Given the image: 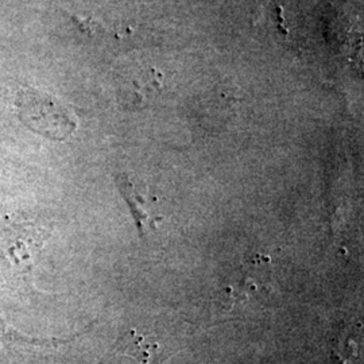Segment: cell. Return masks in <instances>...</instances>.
Segmentation results:
<instances>
[{
	"mask_svg": "<svg viewBox=\"0 0 364 364\" xmlns=\"http://www.w3.org/2000/svg\"><path fill=\"white\" fill-rule=\"evenodd\" d=\"M117 186H119L123 197L126 198L127 204L130 205L132 216L136 221V225H138L141 234H144L147 230H150L149 227L153 228L154 223H153L150 215L147 213V210L144 208V200L141 198V196L136 193L134 186H131L130 182L126 181L124 178H120L117 181Z\"/></svg>",
	"mask_w": 364,
	"mask_h": 364,
	"instance_id": "1",
	"label": "cell"
},
{
	"mask_svg": "<svg viewBox=\"0 0 364 364\" xmlns=\"http://www.w3.org/2000/svg\"><path fill=\"white\" fill-rule=\"evenodd\" d=\"M53 343H55V340L31 338L28 335L21 333L0 318V347H13V346L36 347V346H45V344H53Z\"/></svg>",
	"mask_w": 364,
	"mask_h": 364,
	"instance_id": "2",
	"label": "cell"
}]
</instances>
